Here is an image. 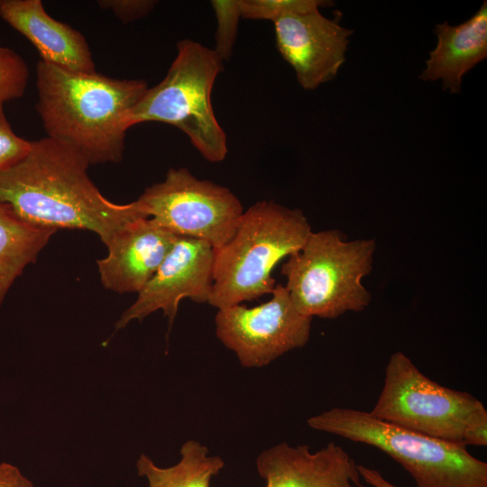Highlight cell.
<instances>
[{
  "label": "cell",
  "instance_id": "cell-1",
  "mask_svg": "<svg viewBox=\"0 0 487 487\" xmlns=\"http://www.w3.org/2000/svg\"><path fill=\"white\" fill-rule=\"evenodd\" d=\"M88 161L70 145L45 137L0 171V201L28 223L96 234L105 245L129 223L149 217L136 199L105 198L87 174Z\"/></svg>",
  "mask_w": 487,
  "mask_h": 487
},
{
  "label": "cell",
  "instance_id": "cell-2",
  "mask_svg": "<svg viewBox=\"0 0 487 487\" xmlns=\"http://www.w3.org/2000/svg\"><path fill=\"white\" fill-rule=\"evenodd\" d=\"M36 87L47 137L70 145L89 165L122 161L129 113L149 88L144 80L76 72L40 60Z\"/></svg>",
  "mask_w": 487,
  "mask_h": 487
},
{
  "label": "cell",
  "instance_id": "cell-3",
  "mask_svg": "<svg viewBox=\"0 0 487 487\" xmlns=\"http://www.w3.org/2000/svg\"><path fill=\"white\" fill-rule=\"evenodd\" d=\"M312 232L304 213L272 200L244 211L232 237L214 250L208 304L217 309L271 294L275 266L299 252Z\"/></svg>",
  "mask_w": 487,
  "mask_h": 487
},
{
  "label": "cell",
  "instance_id": "cell-4",
  "mask_svg": "<svg viewBox=\"0 0 487 487\" xmlns=\"http://www.w3.org/2000/svg\"><path fill=\"white\" fill-rule=\"evenodd\" d=\"M375 248L374 239L346 241L337 230L312 231L280 269L296 309L328 319L363 311L372 297L362 280L372 270Z\"/></svg>",
  "mask_w": 487,
  "mask_h": 487
},
{
  "label": "cell",
  "instance_id": "cell-5",
  "mask_svg": "<svg viewBox=\"0 0 487 487\" xmlns=\"http://www.w3.org/2000/svg\"><path fill=\"white\" fill-rule=\"evenodd\" d=\"M224 61L213 49L190 40L177 42V54L165 78L149 87L131 110L128 127L160 122L181 130L201 156L213 163L228 152L225 132L218 123L211 93Z\"/></svg>",
  "mask_w": 487,
  "mask_h": 487
},
{
  "label": "cell",
  "instance_id": "cell-6",
  "mask_svg": "<svg viewBox=\"0 0 487 487\" xmlns=\"http://www.w3.org/2000/svg\"><path fill=\"white\" fill-rule=\"evenodd\" d=\"M307 422L315 430L380 449L412 476L417 487H487V463L472 455L464 446L354 409L333 408Z\"/></svg>",
  "mask_w": 487,
  "mask_h": 487
},
{
  "label": "cell",
  "instance_id": "cell-7",
  "mask_svg": "<svg viewBox=\"0 0 487 487\" xmlns=\"http://www.w3.org/2000/svg\"><path fill=\"white\" fill-rule=\"evenodd\" d=\"M370 413L396 426L461 446H487V410L466 391L430 380L402 352L389 359Z\"/></svg>",
  "mask_w": 487,
  "mask_h": 487
},
{
  "label": "cell",
  "instance_id": "cell-8",
  "mask_svg": "<svg viewBox=\"0 0 487 487\" xmlns=\"http://www.w3.org/2000/svg\"><path fill=\"white\" fill-rule=\"evenodd\" d=\"M147 216L176 236L209 244L214 250L234 234L244 208L226 187L200 179L187 168H171L165 179L138 198Z\"/></svg>",
  "mask_w": 487,
  "mask_h": 487
},
{
  "label": "cell",
  "instance_id": "cell-9",
  "mask_svg": "<svg viewBox=\"0 0 487 487\" xmlns=\"http://www.w3.org/2000/svg\"><path fill=\"white\" fill-rule=\"evenodd\" d=\"M271 295L253 308L238 304L217 309L216 335L245 368L266 366L309 340L312 317L296 309L283 285L276 284Z\"/></svg>",
  "mask_w": 487,
  "mask_h": 487
},
{
  "label": "cell",
  "instance_id": "cell-10",
  "mask_svg": "<svg viewBox=\"0 0 487 487\" xmlns=\"http://www.w3.org/2000/svg\"><path fill=\"white\" fill-rule=\"evenodd\" d=\"M213 267L214 248L209 244L178 236L155 274L116 321L115 329L125 327L133 320L142 321L157 310L163 312L171 326L183 299L207 303Z\"/></svg>",
  "mask_w": 487,
  "mask_h": 487
},
{
  "label": "cell",
  "instance_id": "cell-11",
  "mask_svg": "<svg viewBox=\"0 0 487 487\" xmlns=\"http://www.w3.org/2000/svg\"><path fill=\"white\" fill-rule=\"evenodd\" d=\"M340 20L339 12L330 19L317 9L273 22L277 49L304 89L314 90L332 80L345 63L354 31L343 27Z\"/></svg>",
  "mask_w": 487,
  "mask_h": 487
},
{
  "label": "cell",
  "instance_id": "cell-12",
  "mask_svg": "<svg viewBox=\"0 0 487 487\" xmlns=\"http://www.w3.org/2000/svg\"><path fill=\"white\" fill-rule=\"evenodd\" d=\"M178 236L150 217L136 219L120 230L96 261L103 286L112 291L138 293L152 278Z\"/></svg>",
  "mask_w": 487,
  "mask_h": 487
},
{
  "label": "cell",
  "instance_id": "cell-13",
  "mask_svg": "<svg viewBox=\"0 0 487 487\" xmlns=\"http://www.w3.org/2000/svg\"><path fill=\"white\" fill-rule=\"evenodd\" d=\"M256 469L266 487H355L357 464L334 442L317 452L306 445L280 443L262 451Z\"/></svg>",
  "mask_w": 487,
  "mask_h": 487
},
{
  "label": "cell",
  "instance_id": "cell-14",
  "mask_svg": "<svg viewBox=\"0 0 487 487\" xmlns=\"http://www.w3.org/2000/svg\"><path fill=\"white\" fill-rule=\"evenodd\" d=\"M0 17L31 41L41 60L71 71L96 72L85 36L51 16L41 0H0Z\"/></svg>",
  "mask_w": 487,
  "mask_h": 487
},
{
  "label": "cell",
  "instance_id": "cell-15",
  "mask_svg": "<svg viewBox=\"0 0 487 487\" xmlns=\"http://www.w3.org/2000/svg\"><path fill=\"white\" fill-rule=\"evenodd\" d=\"M434 33L437 44L419 78L442 79L445 89L459 93L464 75L487 57V2L464 23L454 26L446 21Z\"/></svg>",
  "mask_w": 487,
  "mask_h": 487
},
{
  "label": "cell",
  "instance_id": "cell-16",
  "mask_svg": "<svg viewBox=\"0 0 487 487\" xmlns=\"http://www.w3.org/2000/svg\"><path fill=\"white\" fill-rule=\"evenodd\" d=\"M55 232L26 222L0 201V308L15 280L36 261Z\"/></svg>",
  "mask_w": 487,
  "mask_h": 487
},
{
  "label": "cell",
  "instance_id": "cell-17",
  "mask_svg": "<svg viewBox=\"0 0 487 487\" xmlns=\"http://www.w3.org/2000/svg\"><path fill=\"white\" fill-rule=\"evenodd\" d=\"M179 453L180 460L165 468L142 454L136 462L138 475L146 478L149 487H210L212 478L225 466L220 456L209 455L198 440L186 441Z\"/></svg>",
  "mask_w": 487,
  "mask_h": 487
},
{
  "label": "cell",
  "instance_id": "cell-18",
  "mask_svg": "<svg viewBox=\"0 0 487 487\" xmlns=\"http://www.w3.org/2000/svg\"><path fill=\"white\" fill-rule=\"evenodd\" d=\"M330 5L324 0H240L242 18L272 23L287 14H304Z\"/></svg>",
  "mask_w": 487,
  "mask_h": 487
},
{
  "label": "cell",
  "instance_id": "cell-19",
  "mask_svg": "<svg viewBox=\"0 0 487 487\" xmlns=\"http://www.w3.org/2000/svg\"><path fill=\"white\" fill-rule=\"evenodd\" d=\"M216 22V47L213 49L223 61L230 60L237 37L241 15L240 0L211 1Z\"/></svg>",
  "mask_w": 487,
  "mask_h": 487
},
{
  "label": "cell",
  "instance_id": "cell-20",
  "mask_svg": "<svg viewBox=\"0 0 487 487\" xmlns=\"http://www.w3.org/2000/svg\"><path fill=\"white\" fill-rule=\"evenodd\" d=\"M29 79L25 60L14 50L0 47V102L23 96Z\"/></svg>",
  "mask_w": 487,
  "mask_h": 487
},
{
  "label": "cell",
  "instance_id": "cell-21",
  "mask_svg": "<svg viewBox=\"0 0 487 487\" xmlns=\"http://www.w3.org/2000/svg\"><path fill=\"white\" fill-rule=\"evenodd\" d=\"M0 102V171L22 160L30 151L31 141L17 135L13 130Z\"/></svg>",
  "mask_w": 487,
  "mask_h": 487
},
{
  "label": "cell",
  "instance_id": "cell-22",
  "mask_svg": "<svg viewBox=\"0 0 487 487\" xmlns=\"http://www.w3.org/2000/svg\"><path fill=\"white\" fill-rule=\"evenodd\" d=\"M153 0H100L97 5L111 11L124 23L147 16L155 7Z\"/></svg>",
  "mask_w": 487,
  "mask_h": 487
},
{
  "label": "cell",
  "instance_id": "cell-23",
  "mask_svg": "<svg viewBox=\"0 0 487 487\" xmlns=\"http://www.w3.org/2000/svg\"><path fill=\"white\" fill-rule=\"evenodd\" d=\"M0 487H34L20 470L8 463L0 464Z\"/></svg>",
  "mask_w": 487,
  "mask_h": 487
},
{
  "label": "cell",
  "instance_id": "cell-24",
  "mask_svg": "<svg viewBox=\"0 0 487 487\" xmlns=\"http://www.w3.org/2000/svg\"><path fill=\"white\" fill-rule=\"evenodd\" d=\"M357 470L360 477L372 487H398L385 479L376 469L357 464Z\"/></svg>",
  "mask_w": 487,
  "mask_h": 487
},
{
  "label": "cell",
  "instance_id": "cell-25",
  "mask_svg": "<svg viewBox=\"0 0 487 487\" xmlns=\"http://www.w3.org/2000/svg\"><path fill=\"white\" fill-rule=\"evenodd\" d=\"M355 487H365V486L363 485L362 483H359V484H357Z\"/></svg>",
  "mask_w": 487,
  "mask_h": 487
}]
</instances>
